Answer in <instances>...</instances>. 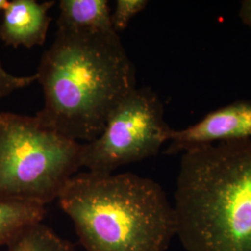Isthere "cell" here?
Returning a JSON list of instances; mask_svg holds the SVG:
<instances>
[{"instance_id":"11","label":"cell","mask_w":251,"mask_h":251,"mask_svg":"<svg viewBox=\"0 0 251 251\" xmlns=\"http://www.w3.org/2000/svg\"><path fill=\"white\" fill-rule=\"evenodd\" d=\"M149 4L147 0H117L115 10L111 13V21L115 31L125 30L129 22L142 12Z\"/></svg>"},{"instance_id":"14","label":"cell","mask_w":251,"mask_h":251,"mask_svg":"<svg viewBox=\"0 0 251 251\" xmlns=\"http://www.w3.org/2000/svg\"><path fill=\"white\" fill-rule=\"evenodd\" d=\"M8 4H9L8 0H0V12H3L5 10Z\"/></svg>"},{"instance_id":"2","label":"cell","mask_w":251,"mask_h":251,"mask_svg":"<svg viewBox=\"0 0 251 251\" xmlns=\"http://www.w3.org/2000/svg\"><path fill=\"white\" fill-rule=\"evenodd\" d=\"M176 235L187 251H251V139L181 155Z\"/></svg>"},{"instance_id":"7","label":"cell","mask_w":251,"mask_h":251,"mask_svg":"<svg viewBox=\"0 0 251 251\" xmlns=\"http://www.w3.org/2000/svg\"><path fill=\"white\" fill-rule=\"evenodd\" d=\"M54 1L11 0L3 11L0 39L13 48L42 46L50 28V9Z\"/></svg>"},{"instance_id":"8","label":"cell","mask_w":251,"mask_h":251,"mask_svg":"<svg viewBox=\"0 0 251 251\" xmlns=\"http://www.w3.org/2000/svg\"><path fill=\"white\" fill-rule=\"evenodd\" d=\"M58 27L75 30L115 31L107 0H62Z\"/></svg>"},{"instance_id":"13","label":"cell","mask_w":251,"mask_h":251,"mask_svg":"<svg viewBox=\"0 0 251 251\" xmlns=\"http://www.w3.org/2000/svg\"><path fill=\"white\" fill-rule=\"evenodd\" d=\"M239 17L247 26L251 28V0H244L241 2Z\"/></svg>"},{"instance_id":"12","label":"cell","mask_w":251,"mask_h":251,"mask_svg":"<svg viewBox=\"0 0 251 251\" xmlns=\"http://www.w3.org/2000/svg\"><path fill=\"white\" fill-rule=\"evenodd\" d=\"M37 81L36 74L28 76H17L8 72L0 62V99L16 90L26 88Z\"/></svg>"},{"instance_id":"10","label":"cell","mask_w":251,"mask_h":251,"mask_svg":"<svg viewBox=\"0 0 251 251\" xmlns=\"http://www.w3.org/2000/svg\"><path fill=\"white\" fill-rule=\"evenodd\" d=\"M5 251H75L72 246L63 240L42 223L31 226L6 247Z\"/></svg>"},{"instance_id":"1","label":"cell","mask_w":251,"mask_h":251,"mask_svg":"<svg viewBox=\"0 0 251 251\" xmlns=\"http://www.w3.org/2000/svg\"><path fill=\"white\" fill-rule=\"evenodd\" d=\"M36 74L45 99L36 115L78 143L98 138L137 88L134 64L116 31L58 27Z\"/></svg>"},{"instance_id":"3","label":"cell","mask_w":251,"mask_h":251,"mask_svg":"<svg viewBox=\"0 0 251 251\" xmlns=\"http://www.w3.org/2000/svg\"><path fill=\"white\" fill-rule=\"evenodd\" d=\"M58 199L86 251H166L176 235L166 193L137 174L78 173Z\"/></svg>"},{"instance_id":"4","label":"cell","mask_w":251,"mask_h":251,"mask_svg":"<svg viewBox=\"0 0 251 251\" xmlns=\"http://www.w3.org/2000/svg\"><path fill=\"white\" fill-rule=\"evenodd\" d=\"M81 152L37 115L0 113V198L45 206L82 168Z\"/></svg>"},{"instance_id":"5","label":"cell","mask_w":251,"mask_h":251,"mask_svg":"<svg viewBox=\"0 0 251 251\" xmlns=\"http://www.w3.org/2000/svg\"><path fill=\"white\" fill-rule=\"evenodd\" d=\"M171 129L158 95L150 87H137L118 104L99 137L82 144L81 166L109 174L152 157L169 142Z\"/></svg>"},{"instance_id":"6","label":"cell","mask_w":251,"mask_h":251,"mask_svg":"<svg viewBox=\"0 0 251 251\" xmlns=\"http://www.w3.org/2000/svg\"><path fill=\"white\" fill-rule=\"evenodd\" d=\"M251 139V100H236L206 114L196 124L171 129L165 152L176 154L207 144Z\"/></svg>"},{"instance_id":"9","label":"cell","mask_w":251,"mask_h":251,"mask_svg":"<svg viewBox=\"0 0 251 251\" xmlns=\"http://www.w3.org/2000/svg\"><path fill=\"white\" fill-rule=\"evenodd\" d=\"M45 213L44 206L0 198V247H7L28 228L42 223Z\"/></svg>"}]
</instances>
